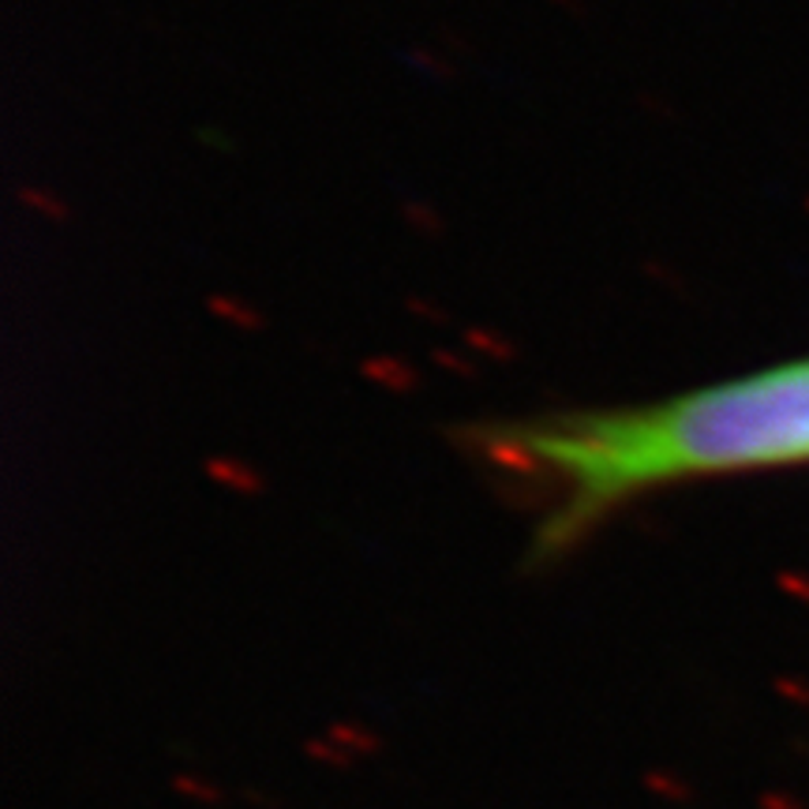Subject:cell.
<instances>
[{
  "label": "cell",
  "mask_w": 809,
  "mask_h": 809,
  "mask_svg": "<svg viewBox=\"0 0 809 809\" xmlns=\"http://www.w3.org/2000/svg\"><path fill=\"white\" fill-rule=\"evenodd\" d=\"M483 458L544 480L540 551H563L611 510L712 476L809 465V356L645 405L577 408L472 432Z\"/></svg>",
  "instance_id": "1"
}]
</instances>
